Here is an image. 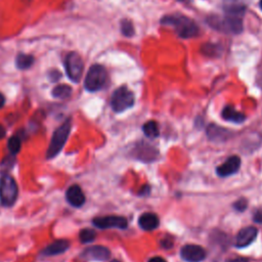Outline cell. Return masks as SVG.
Masks as SVG:
<instances>
[{
    "instance_id": "21",
    "label": "cell",
    "mask_w": 262,
    "mask_h": 262,
    "mask_svg": "<svg viewBox=\"0 0 262 262\" xmlns=\"http://www.w3.org/2000/svg\"><path fill=\"white\" fill-rule=\"evenodd\" d=\"M21 147H22V142L18 136L15 135L8 139L7 148L12 155H16L19 152V150H21Z\"/></svg>"
},
{
    "instance_id": "4",
    "label": "cell",
    "mask_w": 262,
    "mask_h": 262,
    "mask_svg": "<svg viewBox=\"0 0 262 262\" xmlns=\"http://www.w3.org/2000/svg\"><path fill=\"white\" fill-rule=\"evenodd\" d=\"M18 188L15 180L8 174L0 177V203L4 207L12 206L17 199Z\"/></svg>"
},
{
    "instance_id": "30",
    "label": "cell",
    "mask_w": 262,
    "mask_h": 262,
    "mask_svg": "<svg viewBox=\"0 0 262 262\" xmlns=\"http://www.w3.org/2000/svg\"><path fill=\"white\" fill-rule=\"evenodd\" d=\"M5 104V97L2 93H0V109H1Z\"/></svg>"
},
{
    "instance_id": "33",
    "label": "cell",
    "mask_w": 262,
    "mask_h": 262,
    "mask_svg": "<svg viewBox=\"0 0 262 262\" xmlns=\"http://www.w3.org/2000/svg\"><path fill=\"white\" fill-rule=\"evenodd\" d=\"M111 262H120V261H118V260H113V261H111Z\"/></svg>"
},
{
    "instance_id": "22",
    "label": "cell",
    "mask_w": 262,
    "mask_h": 262,
    "mask_svg": "<svg viewBox=\"0 0 262 262\" xmlns=\"http://www.w3.org/2000/svg\"><path fill=\"white\" fill-rule=\"evenodd\" d=\"M80 241H81V243H90V242L94 241V239L96 238V234L93 230L90 229H84L81 232H80L79 235Z\"/></svg>"
},
{
    "instance_id": "2",
    "label": "cell",
    "mask_w": 262,
    "mask_h": 262,
    "mask_svg": "<svg viewBox=\"0 0 262 262\" xmlns=\"http://www.w3.org/2000/svg\"><path fill=\"white\" fill-rule=\"evenodd\" d=\"M207 22L213 29L231 34H240L243 31V21L241 16L229 15L226 16H210Z\"/></svg>"
},
{
    "instance_id": "14",
    "label": "cell",
    "mask_w": 262,
    "mask_h": 262,
    "mask_svg": "<svg viewBox=\"0 0 262 262\" xmlns=\"http://www.w3.org/2000/svg\"><path fill=\"white\" fill-rule=\"evenodd\" d=\"M138 224L139 227L145 231H154L159 227L160 221L156 214L148 212L140 215L138 219Z\"/></svg>"
},
{
    "instance_id": "28",
    "label": "cell",
    "mask_w": 262,
    "mask_h": 262,
    "mask_svg": "<svg viewBox=\"0 0 262 262\" xmlns=\"http://www.w3.org/2000/svg\"><path fill=\"white\" fill-rule=\"evenodd\" d=\"M226 262H249L246 258H235V259H230Z\"/></svg>"
},
{
    "instance_id": "17",
    "label": "cell",
    "mask_w": 262,
    "mask_h": 262,
    "mask_svg": "<svg viewBox=\"0 0 262 262\" xmlns=\"http://www.w3.org/2000/svg\"><path fill=\"white\" fill-rule=\"evenodd\" d=\"M33 63H34V57L30 54L21 53L16 56V59H15L16 67L21 70L29 69L33 65Z\"/></svg>"
},
{
    "instance_id": "10",
    "label": "cell",
    "mask_w": 262,
    "mask_h": 262,
    "mask_svg": "<svg viewBox=\"0 0 262 262\" xmlns=\"http://www.w3.org/2000/svg\"><path fill=\"white\" fill-rule=\"evenodd\" d=\"M111 252L107 247L104 246H92L81 254V257L85 260L90 261H106L110 258Z\"/></svg>"
},
{
    "instance_id": "26",
    "label": "cell",
    "mask_w": 262,
    "mask_h": 262,
    "mask_svg": "<svg viewBox=\"0 0 262 262\" xmlns=\"http://www.w3.org/2000/svg\"><path fill=\"white\" fill-rule=\"evenodd\" d=\"M161 245H162V247L165 249H170L173 246V243H172V241L166 239V240H163L162 242H161Z\"/></svg>"
},
{
    "instance_id": "20",
    "label": "cell",
    "mask_w": 262,
    "mask_h": 262,
    "mask_svg": "<svg viewBox=\"0 0 262 262\" xmlns=\"http://www.w3.org/2000/svg\"><path fill=\"white\" fill-rule=\"evenodd\" d=\"M143 131L145 134L150 137V138H156L159 136V126L156 121H149L144 126H143Z\"/></svg>"
},
{
    "instance_id": "23",
    "label": "cell",
    "mask_w": 262,
    "mask_h": 262,
    "mask_svg": "<svg viewBox=\"0 0 262 262\" xmlns=\"http://www.w3.org/2000/svg\"><path fill=\"white\" fill-rule=\"evenodd\" d=\"M121 32L123 33L124 36L131 37L134 34V28L133 25L128 19H124V21L121 22Z\"/></svg>"
},
{
    "instance_id": "18",
    "label": "cell",
    "mask_w": 262,
    "mask_h": 262,
    "mask_svg": "<svg viewBox=\"0 0 262 262\" xmlns=\"http://www.w3.org/2000/svg\"><path fill=\"white\" fill-rule=\"evenodd\" d=\"M72 94V88L67 84H59L55 86L52 90V95L55 98L65 99L70 97Z\"/></svg>"
},
{
    "instance_id": "7",
    "label": "cell",
    "mask_w": 262,
    "mask_h": 262,
    "mask_svg": "<svg viewBox=\"0 0 262 262\" xmlns=\"http://www.w3.org/2000/svg\"><path fill=\"white\" fill-rule=\"evenodd\" d=\"M65 69L70 80L78 83L81 80L84 69L82 57L77 52H70L65 59Z\"/></svg>"
},
{
    "instance_id": "16",
    "label": "cell",
    "mask_w": 262,
    "mask_h": 262,
    "mask_svg": "<svg viewBox=\"0 0 262 262\" xmlns=\"http://www.w3.org/2000/svg\"><path fill=\"white\" fill-rule=\"evenodd\" d=\"M221 115H223V118L227 121H229V122H233V123H237V124H240V123H243L246 117L243 113H240L238 112L234 107L232 106H227L223 113H221Z\"/></svg>"
},
{
    "instance_id": "32",
    "label": "cell",
    "mask_w": 262,
    "mask_h": 262,
    "mask_svg": "<svg viewBox=\"0 0 262 262\" xmlns=\"http://www.w3.org/2000/svg\"><path fill=\"white\" fill-rule=\"evenodd\" d=\"M177 1H179V2H186V1H188V0H177Z\"/></svg>"
},
{
    "instance_id": "24",
    "label": "cell",
    "mask_w": 262,
    "mask_h": 262,
    "mask_svg": "<svg viewBox=\"0 0 262 262\" xmlns=\"http://www.w3.org/2000/svg\"><path fill=\"white\" fill-rule=\"evenodd\" d=\"M234 207H235V209H236L237 211H240V212L245 211V210L247 209V207H248L247 200H245V199H240L239 201H237V202L235 203Z\"/></svg>"
},
{
    "instance_id": "29",
    "label": "cell",
    "mask_w": 262,
    "mask_h": 262,
    "mask_svg": "<svg viewBox=\"0 0 262 262\" xmlns=\"http://www.w3.org/2000/svg\"><path fill=\"white\" fill-rule=\"evenodd\" d=\"M6 134V131H5V128L0 124V139H2Z\"/></svg>"
},
{
    "instance_id": "6",
    "label": "cell",
    "mask_w": 262,
    "mask_h": 262,
    "mask_svg": "<svg viewBox=\"0 0 262 262\" xmlns=\"http://www.w3.org/2000/svg\"><path fill=\"white\" fill-rule=\"evenodd\" d=\"M107 81V71L100 65H93L87 72L84 86L88 91L94 92L102 89Z\"/></svg>"
},
{
    "instance_id": "3",
    "label": "cell",
    "mask_w": 262,
    "mask_h": 262,
    "mask_svg": "<svg viewBox=\"0 0 262 262\" xmlns=\"http://www.w3.org/2000/svg\"><path fill=\"white\" fill-rule=\"evenodd\" d=\"M71 128H72L71 120H67L64 124L60 125L54 131V133L51 137V140H50V145H49L47 152H46V158L48 160L57 156L59 154V152L63 150V148L67 142V139L70 135Z\"/></svg>"
},
{
    "instance_id": "12",
    "label": "cell",
    "mask_w": 262,
    "mask_h": 262,
    "mask_svg": "<svg viewBox=\"0 0 262 262\" xmlns=\"http://www.w3.org/2000/svg\"><path fill=\"white\" fill-rule=\"evenodd\" d=\"M240 166H241V159L238 156H232L223 165L217 167L216 173L220 177H227L236 173L240 169Z\"/></svg>"
},
{
    "instance_id": "11",
    "label": "cell",
    "mask_w": 262,
    "mask_h": 262,
    "mask_svg": "<svg viewBox=\"0 0 262 262\" xmlns=\"http://www.w3.org/2000/svg\"><path fill=\"white\" fill-rule=\"evenodd\" d=\"M258 231L254 227H247L242 229L236 238V246L239 248H244L252 244L256 239Z\"/></svg>"
},
{
    "instance_id": "19",
    "label": "cell",
    "mask_w": 262,
    "mask_h": 262,
    "mask_svg": "<svg viewBox=\"0 0 262 262\" xmlns=\"http://www.w3.org/2000/svg\"><path fill=\"white\" fill-rule=\"evenodd\" d=\"M208 136L212 139V140H220V139H226L227 138V133L228 131L224 128H221L219 126H215V125H211L208 130Z\"/></svg>"
},
{
    "instance_id": "1",
    "label": "cell",
    "mask_w": 262,
    "mask_h": 262,
    "mask_svg": "<svg viewBox=\"0 0 262 262\" xmlns=\"http://www.w3.org/2000/svg\"><path fill=\"white\" fill-rule=\"evenodd\" d=\"M163 25L172 27L177 35L181 38H193L199 33V28L197 24L190 17L184 14H170L166 15L161 21Z\"/></svg>"
},
{
    "instance_id": "27",
    "label": "cell",
    "mask_w": 262,
    "mask_h": 262,
    "mask_svg": "<svg viewBox=\"0 0 262 262\" xmlns=\"http://www.w3.org/2000/svg\"><path fill=\"white\" fill-rule=\"evenodd\" d=\"M149 262H166V260L162 257H159V256H156V257H153L149 260Z\"/></svg>"
},
{
    "instance_id": "9",
    "label": "cell",
    "mask_w": 262,
    "mask_h": 262,
    "mask_svg": "<svg viewBox=\"0 0 262 262\" xmlns=\"http://www.w3.org/2000/svg\"><path fill=\"white\" fill-rule=\"evenodd\" d=\"M180 255L188 262H201L206 258V251L198 245H186L181 248Z\"/></svg>"
},
{
    "instance_id": "13",
    "label": "cell",
    "mask_w": 262,
    "mask_h": 262,
    "mask_svg": "<svg viewBox=\"0 0 262 262\" xmlns=\"http://www.w3.org/2000/svg\"><path fill=\"white\" fill-rule=\"evenodd\" d=\"M68 202L74 207H81L85 203V196L79 186L74 185L70 187L66 193Z\"/></svg>"
},
{
    "instance_id": "31",
    "label": "cell",
    "mask_w": 262,
    "mask_h": 262,
    "mask_svg": "<svg viewBox=\"0 0 262 262\" xmlns=\"http://www.w3.org/2000/svg\"><path fill=\"white\" fill-rule=\"evenodd\" d=\"M259 6H260V9L262 10V0H260V3H259Z\"/></svg>"
},
{
    "instance_id": "25",
    "label": "cell",
    "mask_w": 262,
    "mask_h": 262,
    "mask_svg": "<svg viewBox=\"0 0 262 262\" xmlns=\"http://www.w3.org/2000/svg\"><path fill=\"white\" fill-rule=\"evenodd\" d=\"M253 219L256 224H262V210H257L254 215H253Z\"/></svg>"
},
{
    "instance_id": "8",
    "label": "cell",
    "mask_w": 262,
    "mask_h": 262,
    "mask_svg": "<svg viewBox=\"0 0 262 262\" xmlns=\"http://www.w3.org/2000/svg\"><path fill=\"white\" fill-rule=\"evenodd\" d=\"M93 225L98 229H121L124 230L128 227V221L122 216H105L93 219Z\"/></svg>"
},
{
    "instance_id": "5",
    "label": "cell",
    "mask_w": 262,
    "mask_h": 262,
    "mask_svg": "<svg viewBox=\"0 0 262 262\" xmlns=\"http://www.w3.org/2000/svg\"><path fill=\"white\" fill-rule=\"evenodd\" d=\"M134 105V95L125 86L117 88L111 98V107L116 113H122Z\"/></svg>"
},
{
    "instance_id": "15",
    "label": "cell",
    "mask_w": 262,
    "mask_h": 262,
    "mask_svg": "<svg viewBox=\"0 0 262 262\" xmlns=\"http://www.w3.org/2000/svg\"><path fill=\"white\" fill-rule=\"evenodd\" d=\"M70 247L69 242L66 240H58L54 241L52 244L48 245L44 250H43V255L47 256H52V255H58L66 252Z\"/></svg>"
}]
</instances>
